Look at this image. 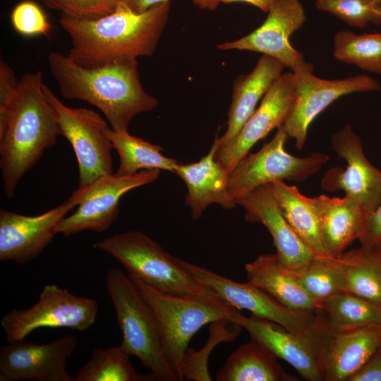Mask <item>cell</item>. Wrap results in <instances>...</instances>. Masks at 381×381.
<instances>
[{
    "label": "cell",
    "mask_w": 381,
    "mask_h": 381,
    "mask_svg": "<svg viewBox=\"0 0 381 381\" xmlns=\"http://www.w3.org/2000/svg\"><path fill=\"white\" fill-rule=\"evenodd\" d=\"M169 12L170 1L138 13L118 0L114 11L107 16L81 19L61 14L59 22L71 38L67 55L92 68L152 55Z\"/></svg>",
    "instance_id": "1"
},
{
    "label": "cell",
    "mask_w": 381,
    "mask_h": 381,
    "mask_svg": "<svg viewBox=\"0 0 381 381\" xmlns=\"http://www.w3.org/2000/svg\"><path fill=\"white\" fill-rule=\"evenodd\" d=\"M48 64L62 97L96 107L114 131L128 132L135 115L158 105L157 99L143 89L136 59L88 68L68 55L52 52Z\"/></svg>",
    "instance_id": "2"
},
{
    "label": "cell",
    "mask_w": 381,
    "mask_h": 381,
    "mask_svg": "<svg viewBox=\"0 0 381 381\" xmlns=\"http://www.w3.org/2000/svg\"><path fill=\"white\" fill-rule=\"evenodd\" d=\"M44 85L41 71L23 75L12 104L0 118V169L8 198L60 135Z\"/></svg>",
    "instance_id": "3"
},
{
    "label": "cell",
    "mask_w": 381,
    "mask_h": 381,
    "mask_svg": "<svg viewBox=\"0 0 381 381\" xmlns=\"http://www.w3.org/2000/svg\"><path fill=\"white\" fill-rule=\"evenodd\" d=\"M133 275L162 292L191 297L213 304H226L187 273L176 258L141 231L116 234L95 243Z\"/></svg>",
    "instance_id": "4"
},
{
    "label": "cell",
    "mask_w": 381,
    "mask_h": 381,
    "mask_svg": "<svg viewBox=\"0 0 381 381\" xmlns=\"http://www.w3.org/2000/svg\"><path fill=\"white\" fill-rule=\"evenodd\" d=\"M105 286L122 333L120 346L139 359L155 380L177 381L164 355L154 313L128 274L111 268Z\"/></svg>",
    "instance_id": "5"
},
{
    "label": "cell",
    "mask_w": 381,
    "mask_h": 381,
    "mask_svg": "<svg viewBox=\"0 0 381 381\" xmlns=\"http://www.w3.org/2000/svg\"><path fill=\"white\" fill-rule=\"evenodd\" d=\"M128 276L154 313L164 355L177 381L183 380L184 358L193 336L206 324L229 320L237 309L166 294L135 276Z\"/></svg>",
    "instance_id": "6"
},
{
    "label": "cell",
    "mask_w": 381,
    "mask_h": 381,
    "mask_svg": "<svg viewBox=\"0 0 381 381\" xmlns=\"http://www.w3.org/2000/svg\"><path fill=\"white\" fill-rule=\"evenodd\" d=\"M43 90L54 112L60 135L74 150L79 169L78 188L113 174V147L106 133L109 127L106 121L92 109L65 105L45 84Z\"/></svg>",
    "instance_id": "7"
},
{
    "label": "cell",
    "mask_w": 381,
    "mask_h": 381,
    "mask_svg": "<svg viewBox=\"0 0 381 381\" xmlns=\"http://www.w3.org/2000/svg\"><path fill=\"white\" fill-rule=\"evenodd\" d=\"M287 140L281 126L259 151L239 161L228 178L229 191L234 200L276 181L303 182L329 160V155L322 152H314L304 157L292 155L284 149Z\"/></svg>",
    "instance_id": "8"
},
{
    "label": "cell",
    "mask_w": 381,
    "mask_h": 381,
    "mask_svg": "<svg viewBox=\"0 0 381 381\" xmlns=\"http://www.w3.org/2000/svg\"><path fill=\"white\" fill-rule=\"evenodd\" d=\"M99 304L56 284L44 286L39 299L26 309H13L0 321L8 342L23 340L40 328H68L83 331L95 322Z\"/></svg>",
    "instance_id": "9"
},
{
    "label": "cell",
    "mask_w": 381,
    "mask_h": 381,
    "mask_svg": "<svg viewBox=\"0 0 381 381\" xmlns=\"http://www.w3.org/2000/svg\"><path fill=\"white\" fill-rule=\"evenodd\" d=\"M159 173V169H145L130 175L111 174L77 188L70 197L77 202L78 208L59 222L56 234L69 236L85 230L105 231L119 216L120 198L132 189L154 182Z\"/></svg>",
    "instance_id": "10"
},
{
    "label": "cell",
    "mask_w": 381,
    "mask_h": 381,
    "mask_svg": "<svg viewBox=\"0 0 381 381\" xmlns=\"http://www.w3.org/2000/svg\"><path fill=\"white\" fill-rule=\"evenodd\" d=\"M176 260L199 284L237 310L245 309L253 316L296 332H313L324 324L320 315L313 320L296 313L248 281L239 283L180 258Z\"/></svg>",
    "instance_id": "11"
},
{
    "label": "cell",
    "mask_w": 381,
    "mask_h": 381,
    "mask_svg": "<svg viewBox=\"0 0 381 381\" xmlns=\"http://www.w3.org/2000/svg\"><path fill=\"white\" fill-rule=\"evenodd\" d=\"M229 321L245 329L251 339L291 365L308 381H322V355L329 329L325 323L313 332H296L253 315L246 317L236 310Z\"/></svg>",
    "instance_id": "12"
},
{
    "label": "cell",
    "mask_w": 381,
    "mask_h": 381,
    "mask_svg": "<svg viewBox=\"0 0 381 381\" xmlns=\"http://www.w3.org/2000/svg\"><path fill=\"white\" fill-rule=\"evenodd\" d=\"M307 20L301 0H276L258 28L236 40L217 45L220 50L250 51L270 56L296 74L313 73V64L290 43L292 34Z\"/></svg>",
    "instance_id": "13"
},
{
    "label": "cell",
    "mask_w": 381,
    "mask_h": 381,
    "mask_svg": "<svg viewBox=\"0 0 381 381\" xmlns=\"http://www.w3.org/2000/svg\"><path fill=\"white\" fill-rule=\"evenodd\" d=\"M331 148L345 159L346 168L333 167L322 177L321 187L329 192L344 190L369 214L381 202V171L365 157L362 140L349 124L333 133Z\"/></svg>",
    "instance_id": "14"
},
{
    "label": "cell",
    "mask_w": 381,
    "mask_h": 381,
    "mask_svg": "<svg viewBox=\"0 0 381 381\" xmlns=\"http://www.w3.org/2000/svg\"><path fill=\"white\" fill-rule=\"evenodd\" d=\"M78 343L74 335L46 344L8 342L0 349V381H76L67 370V361Z\"/></svg>",
    "instance_id": "15"
},
{
    "label": "cell",
    "mask_w": 381,
    "mask_h": 381,
    "mask_svg": "<svg viewBox=\"0 0 381 381\" xmlns=\"http://www.w3.org/2000/svg\"><path fill=\"white\" fill-rule=\"evenodd\" d=\"M296 96L292 109L282 125L288 139L303 149L309 126L327 107L342 96L378 91L379 83L367 75H357L337 80H325L313 73L296 74Z\"/></svg>",
    "instance_id": "16"
},
{
    "label": "cell",
    "mask_w": 381,
    "mask_h": 381,
    "mask_svg": "<svg viewBox=\"0 0 381 381\" xmlns=\"http://www.w3.org/2000/svg\"><path fill=\"white\" fill-rule=\"evenodd\" d=\"M296 96L295 73L292 71L283 73L270 87L259 107L236 135L226 145L217 146L215 159L229 174L257 142L272 129L284 124L292 109Z\"/></svg>",
    "instance_id": "17"
},
{
    "label": "cell",
    "mask_w": 381,
    "mask_h": 381,
    "mask_svg": "<svg viewBox=\"0 0 381 381\" xmlns=\"http://www.w3.org/2000/svg\"><path fill=\"white\" fill-rule=\"evenodd\" d=\"M77 205L71 198L50 210L27 216L0 210V261L24 265L52 241L59 222Z\"/></svg>",
    "instance_id": "18"
},
{
    "label": "cell",
    "mask_w": 381,
    "mask_h": 381,
    "mask_svg": "<svg viewBox=\"0 0 381 381\" xmlns=\"http://www.w3.org/2000/svg\"><path fill=\"white\" fill-rule=\"evenodd\" d=\"M244 210L246 221L260 223L271 234L279 260L287 268L296 271L306 265L315 255L292 229L282 213L272 183L261 186L235 199Z\"/></svg>",
    "instance_id": "19"
},
{
    "label": "cell",
    "mask_w": 381,
    "mask_h": 381,
    "mask_svg": "<svg viewBox=\"0 0 381 381\" xmlns=\"http://www.w3.org/2000/svg\"><path fill=\"white\" fill-rule=\"evenodd\" d=\"M380 346L381 325L339 332L329 329L322 355L323 380L349 381Z\"/></svg>",
    "instance_id": "20"
},
{
    "label": "cell",
    "mask_w": 381,
    "mask_h": 381,
    "mask_svg": "<svg viewBox=\"0 0 381 381\" xmlns=\"http://www.w3.org/2000/svg\"><path fill=\"white\" fill-rule=\"evenodd\" d=\"M217 146L214 140L208 153L198 162L179 163L174 171L186 184L185 204L190 208L195 220L210 204H219L225 209L237 205L229 191V173L215 159Z\"/></svg>",
    "instance_id": "21"
},
{
    "label": "cell",
    "mask_w": 381,
    "mask_h": 381,
    "mask_svg": "<svg viewBox=\"0 0 381 381\" xmlns=\"http://www.w3.org/2000/svg\"><path fill=\"white\" fill-rule=\"evenodd\" d=\"M248 282L263 289L289 310L306 318H318L319 306L307 294L296 273L276 253L260 255L245 265Z\"/></svg>",
    "instance_id": "22"
},
{
    "label": "cell",
    "mask_w": 381,
    "mask_h": 381,
    "mask_svg": "<svg viewBox=\"0 0 381 381\" xmlns=\"http://www.w3.org/2000/svg\"><path fill=\"white\" fill-rule=\"evenodd\" d=\"M285 68L277 59L262 54L250 73L236 78L228 111L226 130L223 135L215 139L219 147L226 145L236 135L256 109L259 101L283 73Z\"/></svg>",
    "instance_id": "23"
},
{
    "label": "cell",
    "mask_w": 381,
    "mask_h": 381,
    "mask_svg": "<svg viewBox=\"0 0 381 381\" xmlns=\"http://www.w3.org/2000/svg\"><path fill=\"white\" fill-rule=\"evenodd\" d=\"M320 218L322 242L327 255L338 257L359 238L368 214L351 197L312 198Z\"/></svg>",
    "instance_id": "24"
},
{
    "label": "cell",
    "mask_w": 381,
    "mask_h": 381,
    "mask_svg": "<svg viewBox=\"0 0 381 381\" xmlns=\"http://www.w3.org/2000/svg\"><path fill=\"white\" fill-rule=\"evenodd\" d=\"M260 343L251 339L234 351L215 376L217 381H294Z\"/></svg>",
    "instance_id": "25"
},
{
    "label": "cell",
    "mask_w": 381,
    "mask_h": 381,
    "mask_svg": "<svg viewBox=\"0 0 381 381\" xmlns=\"http://www.w3.org/2000/svg\"><path fill=\"white\" fill-rule=\"evenodd\" d=\"M272 184L279 207L294 232L315 255L329 256L322 242L320 218L313 198L284 181Z\"/></svg>",
    "instance_id": "26"
},
{
    "label": "cell",
    "mask_w": 381,
    "mask_h": 381,
    "mask_svg": "<svg viewBox=\"0 0 381 381\" xmlns=\"http://www.w3.org/2000/svg\"><path fill=\"white\" fill-rule=\"evenodd\" d=\"M343 291L381 308V259L371 248L361 246L337 257Z\"/></svg>",
    "instance_id": "27"
},
{
    "label": "cell",
    "mask_w": 381,
    "mask_h": 381,
    "mask_svg": "<svg viewBox=\"0 0 381 381\" xmlns=\"http://www.w3.org/2000/svg\"><path fill=\"white\" fill-rule=\"evenodd\" d=\"M106 133L113 149L119 156L117 175H130L145 169H159L174 171L178 161L161 153L163 148L128 132L119 133L108 127Z\"/></svg>",
    "instance_id": "28"
},
{
    "label": "cell",
    "mask_w": 381,
    "mask_h": 381,
    "mask_svg": "<svg viewBox=\"0 0 381 381\" xmlns=\"http://www.w3.org/2000/svg\"><path fill=\"white\" fill-rule=\"evenodd\" d=\"M320 312L332 332H346L381 325V308L347 291L324 301Z\"/></svg>",
    "instance_id": "29"
},
{
    "label": "cell",
    "mask_w": 381,
    "mask_h": 381,
    "mask_svg": "<svg viewBox=\"0 0 381 381\" xmlns=\"http://www.w3.org/2000/svg\"><path fill=\"white\" fill-rule=\"evenodd\" d=\"M130 355L119 345L97 348L90 360L78 371L76 381L155 380L153 375H142L135 370Z\"/></svg>",
    "instance_id": "30"
},
{
    "label": "cell",
    "mask_w": 381,
    "mask_h": 381,
    "mask_svg": "<svg viewBox=\"0 0 381 381\" xmlns=\"http://www.w3.org/2000/svg\"><path fill=\"white\" fill-rule=\"evenodd\" d=\"M334 58L381 76V32L356 34L338 31L333 39Z\"/></svg>",
    "instance_id": "31"
},
{
    "label": "cell",
    "mask_w": 381,
    "mask_h": 381,
    "mask_svg": "<svg viewBox=\"0 0 381 381\" xmlns=\"http://www.w3.org/2000/svg\"><path fill=\"white\" fill-rule=\"evenodd\" d=\"M294 272L319 308L324 301L343 291L342 274L337 257L315 255L306 265Z\"/></svg>",
    "instance_id": "32"
},
{
    "label": "cell",
    "mask_w": 381,
    "mask_h": 381,
    "mask_svg": "<svg viewBox=\"0 0 381 381\" xmlns=\"http://www.w3.org/2000/svg\"><path fill=\"white\" fill-rule=\"evenodd\" d=\"M317 9L327 12L351 27L381 25V0H315Z\"/></svg>",
    "instance_id": "33"
},
{
    "label": "cell",
    "mask_w": 381,
    "mask_h": 381,
    "mask_svg": "<svg viewBox=\"0 0 381 381\" xmlns=\"http://www.w3.org/2000/svg\"><path fill=\"white\" fill-rule=\"evenodd\" d=\"M11 22L13 29L25 37L47 35L52 29L44 11L32 0L20 1L13 8Z\"/></svg>",
    "instance_id": "34"
},
{
    "label": "cell",
    "mask_w": 381,
    "mask_h": 381,
    "mask_svg": "<svg viewBox=\"0 0 381 381\" xmlns=\"http://www.w3.org/2000/svg\"><path fill=\"white\" fill-rule=\"evenodd\" d=\"M52 10L62 15L81 18L95 19L114 11L118 0H41Z\"/></svg>",
    "instance_id": "35"
},
{
    "label": "cell",
    "mask_w": 381,
    "mask_h": 381,
    "mask_svg": "<svg viewBox=\"0 0 381 381\" xmlns=\"http://www.w3.org/2000/svg\"><path fill=\"white\" fill-rule=\"evenodd\" d=\"M18 80L13 69L3 60L0 61V118L7 112L18 90Z\"/></svg>",
    "instance_id": "36"
},
{
    "label": "cell",
    "mask_w": 381,
    "mask_h": 381,
    "mask_svg": "<svg viewBox=\"0 0 381 381\" xmlns=\"http://www.w3.org/2000/svg\"><path fill=\"white\" fill-rule=\"evenodd\" d=\"M358 241L362 246L367 248L381 243V202L373 212L367 215Z\"/></svg>",
    "instance_id": "37"
},
{
    "label": "cell",
    "mask_w": 381,
    "mask_h": 381,
    "mask_svg": "<svg viewBox=\"0 0 381 381\" xmlns=\"http://www.w3.org/2000/svg\"><path fill=\"white\" fill-rule=\"evenodd\" d=\"M349 381H381V346Z\"/></svg>",
    "instance_id": "38"
},
{
    "label": "cell",
    "mask_w": 381,
    "mask_h": 381,
    "mask_svg": "<svg viewBox=\"0 0 381 381\" xmlns=\"http://www.w3.org/2000/svg\"><path fill=\"white\" fill-rule=\"evenodd\" d=\"M193 4L201 10L214 11L221 4L243 2L249 4L267 13L276 0H191Z\"/></svg>",
    "instance_id": "39"
},
{
    "label": "cell",
    "mask_w": 381,
    "mask_h": 381,
    "mask_svg": "<svg viewBox=\"0 0 381 381\" xmlns=\"http://www.w3.org/2000/svg\"><path fill=\"white\" fill-rule=\"evenodd\" d=\"M126 4L132 11L140 13L151 7L162 4L169 0H119Z\"/></svg>",
    "instance_id": "40"
},
{
    "label": "cell",
    "mask_w": 381,
    "mask_h": 381,
    "mask_svg": "<svg viewBox=\"0 0 381 381\" xmlns=\"http://www.w3.org/2000/svg\"><path fill=\"white\" fill-rule=\"evenodd\" d=\"M373 249V250L375 252V253L379 256V258L381 259V243L377 245L376 246L371 248Z\"/></svg>",
    "instance_id": "41"
}]
</instances>
